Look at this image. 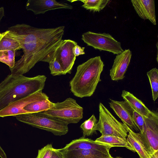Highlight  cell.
Masks as SVG:
<instances>
[{"instance_id": "cell-35", "label": "cell", "mask_w": 158, "mask_h": 158, "mask_svg": "<svg viewBox=\"0 0 158 158\" xmlns=\"http://www.w3.org/2000/svg\"><path fill=\"white\" fill-rule=\"evenodd\" d=\"M114 158H121V157H119V156H117V157H116Z\"/></svg>"}, {"instance_id": "cell-36", "label": "cell", "mask_w": 158, "mask_h": 158, "mask_svg": "<svg viewBox=\"0 0 158 158\" xmlns=\"http://www.w3.org/2000/svg\"><path fill=\"white\" fill-rule=\"evenodd\" d=\"M1 34V33H0V34Z\"/></svg>"}, {"instance_id": "cell-34", "label": "cell", "mask_w": 158, "mask_h": 158, "mask_svg": "<svg viewBox=\"0 0 158 158\" xmlns=\"http://www.w3.org/2000/svg\"><path fill=\"white\" fill-rule=\"evenodd\" d=\"M2 36H3V35H2V33H1L0 34V41L2 39Z\"/></svg>"}, {"instance_id": "cell-3", "label": "cell", "mask_w": 158, "mask_h": 158, "mask_svg": "<svg viewBox=\"0 0 158 158\" xmlns=\"http://www.w3.org/2000/svg\"><path fill=\"white\" fill-rule=\"evenodd\" d=\"M104 66L100 56L91 58L79 65L69 82L70 90L73 94L80 98L91 96L101 81L100 76Z\"/></svg>"}, {"instance_id": "cell-17", "label": "cell", "mask_w": 158, "mask_h": 158, "mask_svg": "<svg viewBox=\"0 0 158 158\" xmlns=\"http://www.w3.org/2000/svg\"><path fill=\"white\" fill-rule=\"evenodd\" d=\"M121 97L133 110L143 116L150 117L155 113L156 112L150 110L141 100L129 91L123 90Z\"/></svg>"}, {"instance_id": "cell-27", "label": "cell", "mask_w": 158, "mask_h": 158, "mask_svg": "<svg viewBox=\"0 0 158 158\" xmlns=\"http://www.w3.org/2000/svg\"><path fill=\"white\" fill-rule=\"evenodd\" d=\"M132 118L135 124L142 134L145 128V123L143 116L132 109Z\"/></svg>"}, {"instance_id": "cell-25", "label": "cell", "mask_w": 158, "mask_h": 158, "mask_svg": "<svg viewBox=\"0 0 158 158\" xmlns=\"http://www.w3.org/2000/svg\"><path fill=\"white\" fill-rule=\"evenodd\" d=\"M14 50L0 51V62H2L9 67L13 68L15 64V53Z\"/></svg>"}, {"instance_id": "cell-24", "label": "cell", "mask_w": 158, "mask_h": 158, "mask_svg": "<svg viewBox=\"0 0 158 158\" xmlns=\"http://www.w3.org/2000/svg\"><path fill=\"white\" fill-rule=\"evenodd\" d=\"M97 122L95 115L93 114L81 125L80 127L83 131V137L89 136L96 131Z\"/></svg>"}, {"instance_id": "cell-2", "label": "cell", "mask_w": 158, "mask_h": 158, "mask_svg": "<svg viewBox=\"0 0 158 158\" xmlns=\"http://www.w3.org/2000/svg\"><path fill=\"white\" fill-rule=\"evenodd\" d=\"M46 78L44 75L33 77L8 75L0 83V111L16 101L42 90Z\"/></svg>"}, {"instance_id": "cell-13", "label": "cell", "mask_w": 158, "mask_h": 158, "mask_svg": "<svg viewBox=\"0 0 158 158\" xmlns=\"http://www.w3.org/2000/svg\"><path fill=\"white\" fill-rule=\"evenodd\" d=\"M109 103L110 107L116 115L121 119L123 123L127 125L132 130L138 131L133 120L132 109L125 101H118L110 99Z\"/></svg>"}, {"instance_id": "cell-10", "label": "cell", "mask_w": 158, "mask_h": 158, "mask_svg": "<svg viewBox=\"0 0 158 158\" xmlns=\"http://www.w3.org/2000/svg\"><path fill=\"white\" fill-rule=\"evenodd\" d=\"M49 98L42 90L39 91L10 104L0 111V117L15 115L27 113L23 108L28 104L40 100Z\"/></svg>"}, {"instance_id": "cell-4", "label": "cell", "mask_w": 158, "mask_h": 158, "mask_svg": "<svg viewBox=\"0 0 158 158\" xmlns=\"http://www.w3.org/2000/svg\"><path fill=\"white\" fill-rule=\"evenodd\" d=\"M15 116L19 121L51 132L56 135H65L69 131L67 124L42 112L22 114Z\"/></svg>"}, {"instance_id": "cell-28", "label": "cell", "mask_w": 158, "mask_h": 158, "mask_svg": "<svg viewBox=\"0 0 158 158\" xmlns=\"http://www.w3.org/2000/svg\"><path fill=\"white\" fill-rule=\"evenodd\" d=\"M53 148L52 144H47L38 150L36 158H51Z\"/></svg>"}, {"instance_id": "cell-1", "label": "cell", "mask_w": 158, "mask_h": 158, "mask_svg": "<svg viewBox=\"0 0 158 158\" xmlns=\"http://www.w3.org/2000/svg\"><path fill=\"white\" fill-rule=\"evenodd\" d=\"M64 28H38L24 23L8 28L9 35L19 43L23 52L14 67L9 68L10 73L23 75L39 62L49 63L63 40Z\"/></svg>"}, {"instance_id": "cell-6", "label": "cell", "mask_w": 158, "mask_h": 158, "mask_svg": "<svg viewBox=\"0 0 158 158\" xmlns=\"http://www.w3.org/2000/svg\"><path fill=\"white\" fill-rule=\"evenodd\" d=\"M99 119L96 131H99L102 135L126 138L128 132L126 124L118 121L101 102L99 104Z\"/></svg>"}, {"instance_id": "cell-19", "label": "cell", "mask_w": 158, "mask_h": 158, "mask_svg": "<svg viewBox=\"0 0 158 158\" xmlns=\"http://www.w3.org/2000/svg\"><path fill=\"white\" fill-rule=\"evenodd\" d=\"M95 141L109 145L112 147H125L134 152H135L134 149L128 142L126 138L114 136L101 135Z\"/></svg>"}, {"instance_id": "cell-29", "label": "cell", "mask_w": 158, "mask_h": 158, "mask_svg": "<svg viewBox=\"0 0 158 158\" xmlns=\"http://www.w3.org/2000/svg\"><path fill=\"white\" fill-rule=\"evenodd\" d=\"M85 47H81L78 44L75 46L73 49V52L75 56L76 57L80 55L85 54Z\"/></svg>"}, {"instance_id": "cell-16", "label": "cell", "mask_w": 158, "mask_h": 158, "mask_svg": "<svg viewBox=\"0 0 158 158\" xmlns=\"http://www.w3.org/2000/svg\"><path fill=\"white\" fill-rule=\"evenodd\" d=\"M64 158H114L109 153L95 149H73L64 151L61 148Z\"/></svg>"}, {"instance_id": "cell-5", "label": "cell", "mask_w": 158, "mask_h": 158, "mask_svg": "<svg viewBox=\"0 0 158 158\" xmlns=\"http://www.w3.org/2000/svg\"><path fill=\"white\" fill-rule=\"evenodd\" d=\"M83 110L75 99L69 98L62 102L54 103L51 108L42 112L68 125L79 122L83 117Z\"/></svg>"}, {"instance_id": "cell-11", "label": "cell", "mask_w": 158, "mask_h": 158, "mask_svg": "<svg viewBox=\"0 0 158 158\" xmlns=\"http://www.w3.org/2000/svg\"><path fill=\"white\" fill-rule=\"evenodd\" d=\"M131 56L132 53L129 49H126L117 55L110 71V76L112 81H117L124 78Z\"/></svg>"}, {"instance_id": "cell-8", "label": "cell", "mask_w": 158, "mask_h": 158, "mask_svg": "<svg viewBox=\"0 0 158 158\" xmlns=\"http://www.w3.org/2000/svg\"><path fill=\"white\" fill-rule=\"evenodd\" d=\"M145 128L142 134L139 133L146 149L149 154L158 151V113L150 117L143 116Z\"/></svg>"}, {"instance_id": "cell-22", "label": "cell", "mask_w": 158, "mask_h": 158, "mask_svg": "<svg viewBox=\"0 0 158 158\" xmlns=\"http://www.w3.org/2000/svg\"><path fill=\"white\" fill-rule=\"evenodd\" d=\"M82 6L87 10L94 12H99L103 9L110 1L109 0H82Z\"/></svg>"}, {"instance_id": "cell-30", "label": "cell", "mask_w": 158, "mask_h": 158, "mask_svg": "<svg viewBox=\"0 0 158 158\" xmlns=\"http://www.w3.org/2000/svg\"><path fill=\"white\" fill-rule=\"evenodd\" d=\"M51 158H64L61 149L53 148Z\"/></svg>"}, {"instance_id": "cell-12", "label": "cell", "mask_w": 158, "mask_h": 158, "mask_svg": "<svg viewBox=\"0 0 158 158\" xmlns=\"http://www.w3.org/2000/svg\"><path fill=\"white\" fill-rule=\"evenodd\" d=\"M26 8L27 10L31 11L35 15H37L59 9L71 10L73 9V6L68 3L58 2L55 0H28L26 2Z\"/></svg>"}, {"instance_id": "cell-31", "label": "cell", "mask_w": 158, "mask_h": 158, "mask_svg": "<svg viewBox=\"0 0 158 158\" xmlns=\"http://www.w3.org/2000/svg\"><path fill=\"white\" fill-rule=\"evenodd\" d=\"M0 157L1 158H7L6 155L4 150L0 146Z\"/></svg>"}, {"instance_id": "cell-14", "label": "cell", "mask_w": 158, "mask_h": 158, "mask_svg": "<svg viewBox=\"0 0 158 158\" xmlns=\"http://www.w3.org/2000/svg\"><path fill=\"white\" fill-rule=\"evenodd\" d=\"M112 148L109 145L82 137L72 140L61 149L64 151L78 149H95L109 153L110 150Z\"/></svg>"}, {"instance_id": "cell-7", "label": "cell", "mask_w": 158, "mask_h": 158, "mask_svg": "<svg viewBox=\"0 0 158 158\" xmlns=\"http://www.w3.org/2000/svg\"><path fill=\"white\" fill-rule=\"evenodd\" d=\"M81 39L88 46L100 51H106L118 55L124 51L121 43L109 33L88 31L82 34Z\"/></svg>"}, {"instance_id": "cell-32", "label": "cell", "mask_w": 158, "mask_h": 158, "mask_svg": "<svg viewBox=\"0 0 158 158\" xmlns=\"http://www.w3.org/2000/svg\"><path fill=\"white\" fill-rule=\"evenodd\" d=\"M149 155L150 158H158V151Z\"/></svg>"}, {"instance_id": "cell-18", "label": "cell", "mask_w": 158, "mask_h": 158, "mask_svg": "<svg viewBox=\"0 0 158 158\" xmlns=\"http://www.w3.org/2000/svg\"><path fill=\"white\" fill-rule=\"evenodd\" d=\"M126 125L128 133L127 139L135 152L138 153L140 158H150L149 154L140 139L139 133H135L127 125Z\"/></svg>"}, {"instance_id": "cell-20", "label": "cell", "mask_w": 158, "mask_h": 158, "mask_svg": "<svg viewBox=\"0 0 158 158\" xmlns=\"http://www.w3.org/2000/svg\"><path fill=\"white\" fill-rule=\"evenodd\" d=\"M54 104L49 98L45 99L32 102L25 106L23 109L27 113L41 112L50 109Z\"/></svg>"}, {"instance_id": "cell-23", "label": "cell", "mask_w": 158, "mask_h": 158, "mask_svg": "<svg viewBox=\"0 0 158 158\" xmlns=\"http://www.w3.org/2000/svg\"><path fill=\"white\" fill-rule=\"evenodd\" d=\"M152 92L153 101L155 102L158 97V69L155 68L147 72Z\"/></svg>"}, {"instance_id": "cell-33", "label": "cell", "mask_w": 158, "mask_h": 158, "mask_svg": "<svg viewBox=\"0 0 158 158\" xmlns=\"http://www.w3.org/2000/svg\"><path fill=\"white\" fill-rule=\"evenodd\" d=\"M5 15L4 9L2 7H0V22L3 17Z\"/></svg>"}, {"instance_id": "cell-15", "label": "cell", "mask_w": 158, "mask_h": 158, "mask_svg": "<svg viewBox=\"0 0 158 158\" xmlns=\"http://www.w3.org/2000/svg\"><path fill=\"white\" fill-rule=\"evenodd\" d=\"M131 2L140 18L149 20L154 25L156 24L154 0H131Z\"/></svg>"}, {"instance_id": "cell-9", "label": "cell", "mask_w": 158, "mask_h": 158, "mask_svg": "<svg viewBox=\"0 0 158 158\" xmlns=\"http://www.w3.org/2000/svg\"><path fill=\"white\" fill-rule=\"evenodd\" d=\"M77 43L69 39L63 40L56 50L54 56L60 63L63 70V75L70 74L76 59L73 52Z\"/></svg>"}, {"instance_id": "cell-26", "label": "cell", "mask_w": 158, "mask_h": 158, "mask_svg": "<svg viewBox=\"0 0 158 158\" xmlns=\"http://www.w3.org/2000/svg\"><path fill=\"white\" fill-rule=\"evenodd\" d=\"M48 63L51 74L52 75L55 76L63 74L64 71L62 67L55 56Z\"/></svg>"}, {"instance_id": "cell-21", "label": "cell", "mask_w": 158, "mask_h": 158, "mask_svg": "<svg viewBox=\"0 0 158 158\" xmlns=\"http://www.w3.org/2000/svg\"><path fill=\"white\" fill-rule=\"evenodd\" d=\"M2 34V37L0 41V51L14 50L16 51L21 49L19 43L10 36L7 30Z\"/></svg>"}]
</instances>
